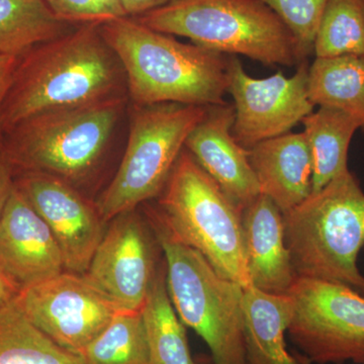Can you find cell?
Wrapping results in <instances>:
<instances>
[{
	"label": "cell",
	"instance_id": "obj_1",
	"mask_svg": "<svg viewBox=\"0 0 364 364\" xmlns=\"http://www.w3.org/2000/svg\"><path fill=\"white\" fill-rule=\"evenodd\" d=\"M126 74L100 26L75 30L18 58L1 111L4 134L26 119L126 97Z\"/></svg>",
	"mask_w": 364,
	"mask_h": 364
},
{
	"label": "cell",
	"instance_id": "obj_2",
	"mask_svg": "<svg viewBox=\"0 0 364 364\" xmlns=\"http://www.w3.org/2000/svg\"><path fill=\"white\" fill-rule=\"evenodd\" d=\"M100 26L121 61L128 95L136 107L226 102L231 57L179 42L129 16Z\"/></svg>",
	"mask_w": 364,
	"mask_h": 364
},
{
	"label": "cell",
	"instance_id": "obj_3",
	"mask_svg": "<svg viewBox=\"0 0 364 364\" xmlns=\"http://www.w3.org/2000/svg\"><path fill=\"white\" fill-rule=\"evenodd\" d=\"M299 277L337 282L364 296L358 259L364 246V193L349 170L282 214Z\"/></svg>",
	"mask_w": 364,
	"mask_h": 364
},
{
	"label": "cell",
	"instance_id": "obj_4",
	"mask_svg": "<svg viewBox=\"0 0 364 364\" xmlns=\"http://www.w3.org/2000/svg\"><path fill=\"white\" fill-rule=\"evenodd\" d=\"M133 18L228 56L242 55L268 66L301 63L293 35L260 0H173Z\"/></svg>",
	"mask_w": 364,
	"mask_h": 364
},
{
	"label": "cell",
	"instance_id": "obj_5",
	"mask_svg": "<svg viewBox=\"0 0 364 364\" xmlns=\"http://www.w3.org/2000/svg\"><path fill=\"white\" fill-rule=\"evenodd\" d=\"M147 219L164 253L167 289L181 322L205 342L214 364H248L243 287L223 277L202 254L178 240L156 210H150Z\"/></svg>",
	"mask_w": 364,
	"mask_h": 364
},
{
	"label": "cell",
	"instance_id": "obj_6",
	"mask_svg": "<svg viewBox=\"0 0 364 364\" xmlns=\"http://www.w3.org/2000/svg\"><path fill=\"white\" fill-rule=\"evenodd\" d=\"M156 210L170 232L202 254L225 279L252 286L242 210L184 148L160 193Z\"/></svg>",
	"mask_w": 364,
	"mask_h": 364
},
{
	"label": "cell",
	"instance_id": "obj_7",
	"mask_svg": "<svg viewBox=\"0 0 364 364\" xmlns=\"http://www.w3.org/2000/svg\"><path fill=\"white\" fill-rule=\"evenodd\" d=\"M126 97L44 112L7 131L1 149L13 168L41 172L74 186L104 156Z\"/></svg>",
	"mask_w": 364,
	"mask_h": 364
},
{
	"label": "cell",
	"instance_id": "obj_8",
	"mask_svg": "<svg viewBox=\"0 0 364 364\" xmlns=\"http://www.w3.org/2000/svg\"><path fill=\"white\" fill-rule=\"evenodd\" d=\"M135 107L123 160L95 205L105 223L159 196L208 107L174 102Z\"/></svg>",
	"mask_w": 364,
	"mask_h": 364
},
{
	"label": "cell",
	"instance_id": "obj_9",
	"mask_svg": "<svg viewBox=\"0 0 364 364\" xmlns=\"http://www.w3.org/2000/svg\"><path fill=\"white\" fill-rule=\"evenodd\" d=\"M287 334L309 363L364 364V296L326 280L296 277Z\"/></svg>",
	"mask_w": 364,
	"mask_h": 364
},
{
	"label": "cell",
	"instance_id": "obj_10",
	"mask_svg": "<svg viewBox=\"0 0 364 364\" xmlns=\"http://www.w3.org/2000/svg\"><path fill=\"white\" fill-rule=\"evenodd\" d=\"M109 223L83 277L117 311H142L159 267L156 237L136 210Z\"/></svg>",
	"mask_w": 364,
	"mask_h": 364
},
{
	"label": "cell",
	"instance_id": "obj_11",
	"mask_svg": "<svg viewBox=\"0 0 364 364\" xmlns=\"http://www.w3.org/2000/svg\"><path fill=\"white\" fill-rule=\"evenodd\" d=\"M291 77L282 72L267 78H253L237 57H231L228 93L234 100L232 134L245 149L289 133L312 114L315 105L308 95L306 61Z\"/></svg>",
	"mask_w": 364,
	"mask_h": 364
},
{
	"label": "cell",
	"instance_id": "obj_12",
	"mask_svg": "<svg viewBox=\"0 0 364 364\" xmlns=\"http://www.w3.org/2000/svg\"><path fill=\"white\" fill-rule=\"evenodd\" d=\"M16 301L38 329L79 355L119 312L83 275L68 272L23 289Z\"/></svg>",
	"mask_w": 364,
	"mask_h": 364
},
{
	"label": "cell",
	"instance_id": "obj_13",
	"mask_svg": "<svg viewBox=\"0 0 364 364\" xmlns=\"http://www.w3.org/2000/svg\"><path fill=\"white\" fill-rule=\"evenodd\" d=\"M16 186L51 230L65 272L83 275L105 233L104 220L68 182L41 172H21Z\"/></svg>",
	"mask_w": 364,
	"mask_h": 364
},
{
	"label": "cell",
	"instance_id": "obj_14",
	"mask_svg": "<svg viewBox=\"0 0 364 364\" xmlns=\"http://www.w3.org/2000/svg\"><path fill=\"white\" fill-rule=\"evenodd\" d=\"M0 269L20 291L65 272L51 230L16 186L0 215Z\"/></svg>",
	"mask_w": 364,
	"mask_h": 364
},
{
	"label": "cell",
	"instance_id": "obj_15",
	"mask_svg": "<svg viewBox=\"0 0 364 364\" xmlns=\"http://www.w3.org/2000/svg\"><path fill=\"white\" fill-rule=\"evenodd\" d=\"M233 105H210L186 142V149L242 212L261 195L248 150L232 134Z\"/></svg>",
	"mask_w": 364,
	"mask_h": 364
},
{
	"label": "cell",
	"instance_id": "obj_16",
	"mask_svg": "<svg viewBox=\"0 0 364 364\" xmlns=\"http://www.w3.org/2000/svg\"><path fill=\"white\" fill-rule=\"evenodd\" d=\"M242 227L251 284L265 293H289L298 275L284 240L282 210L260 195L242 212Z\"/></svg>",
	"mask_w": 364,
	"mask_h": 364
},
{
	"label": "cell",
	"instance_id": "obj_17",
	"mask_svg": "<svg viewBox=\"0 0 364 364\" xmlns=\"http://www.w3.org/2000/svg\"><path fill=\"white\" fill-rule=\"evenodd\" d=\"M261 195L282 214L312 195L313 167L303 133H289L263 141L248 150Z\"/></svg>",
	"mask_w": 364,
	"mask_h": 364
},
{
	"label": "cell",
	"instance_id": "obj_18",
	"mask_svg": "<svg viewBox=\"0 0 364 364\" xmlns=\"http://www.w3.org/2000/svg\"><path fill=\"white\" fill-rule=\"evenodd\" d=\"M294 311L289 294L244 289L242 301L244 339L248 364H301L289 350L286 333Z\"/></svg>",
	"mask_w": 364,
	"mask_h": 364
},
{
	"label": "cell",
	"instance_id": "obj_19",
	"mask_svg": "<svg viewBox=\"0 0 364 364\" xmlns=\"http://www.w3.org/2000/svg\"><path fill=\"white\" fill-rule=\"evenodd\" d=\"M312 160V193L348 169V150L360 126L353 117L332 107H318L301 121Z\"/></svg>",
	"mask_w": 364,
	"mask_h": 364
},
{
	"label": "cell",
	"instance_id": "obj_20",
	"mask_svg": "<svg viewBox=\"0 0 364 364\" xmlns=\"http://www.w3.org/2000/svg\"><path fill=\"white\" fill-rule=\"evenodd\" d=\"M306 85L315 107L339 109L364 131V55L316 58L309 66Z\"/></svg>",
	"mask_w": 364,
	"mask_h": 364
},
{
	"label": "cell",
	"instance_id": "obj_21",
	"mask_svg": "<svg viewBox=\"0 0 364 364\" xmlns=\"http://www.w3.org/2000/svg\"><path fill=\"white\" fill-rule=\"evenodd\" d=\"M77 26L57 18L46 0H0V54L20 58Z\"/></svg>",
	"mask_w": 364,
	"mask_h": 364
},
{
	"label": "cell",
	"instance_id": "obj_22",
	"mask_svg": "<svg viewBox=\"0 0 364 364\" xmlns=\"http://www.w3.org/2000/svg\"><path fill=\"white\" fill-rule=\"evenodd\" d=\"M142 314L147 331L149 364H196L183 323L170 299L165 264L158 267Z\"/></svg>",
	"mask_w": 364,
	"mask_h": 364
},
{
	"label": "cell",
	"instance_id": "obj_23",
	"mask_svg": "<svg viewBox=\"0 0 364 364\" xmlns=\"http://www.w3.org/2000/svg\"><path fill=\"white\" fill-rule=\"evenodd\" d=\"M0 364H87L28 320L16 299L0 308Z\"/></svg>",
	"mask_w": 364,
	"mask_h": 364
},
{
	"label": "cell",
	"instance_id": "obj_24",
	"mask_svg": "<svg viewBox=\"0 0 364 364\" xmlns=\"http://www.w3.org/2000/svg\"><path fill=\"white\" fill-rule=\"evenodd\" d=\"M80 355L87 364H149L142 311L117 312Z\"/></svg>",
	"mask_w": 364,
	"mask_h": 364
},
{
	"label": "cell",
	"instance_id": "obj_25",
	"mask_svg": "<svg viewBox=\"0 0 364 364\" xmlns=\"http://www.w3.org/2000/svg\"><path fill=\"white\" fill-rule=\"evenodd\" d=\"M314 54L316 58L364 55V0H328Z\"/></svg>",
	"mask_w": 364,
	"mask_h": 364
},
{
	"label": "cell",
	"instance_id": "obj_26",
	"mask_svg": "<svg viewBox=\"0 0 364 364\" xmlns=\"http://www.w3.org/2000/svg\"><path fill=\"white\" fill-rule=\"evenodd\" d=\"M277 14L293 35L301 62L314 54L318 23L328 0H260Z\"/></svg>",
	"mask_w": 364,
	"mask_h": 364
},
{
	"label": "cell",
	"instance_id": "obj_27",
	"mask_svg": "<svg viewBox=\"0 0 364 364\" xmlns=\"http://www.w3.org/2000/svg\"><path fill=\"white\" fill-rule=\"evenodd\" d=\"M57 18L75 26H102L127 18L119 0H46Z\"/></svg>",
	"mask_w": 364,
	"mask_h": 364
},
{
	"label": "cell",
	"instance_id": "obj_28",
	"mask_svg": "<svg viewBox=\"0 0 364 364\" xmlns=\"http://www.w3.org/2000/svg\"><path fill=\"white\" fill-rule=\"evenodd\" d=\"M14 188H16V179L14 178L13 166L4 156L0 147V215L4 212Z\"/></svg>",
	"mask_w": 364,
	"mask_h": 364
},
{
	"label": "cell",
	"instance_id": "obj_29",
	"mask_svg": "<svg viewBox=\"0 0 364 364\" xmlns=\"http://www.w3.org/2000/svg\"><path fill=\"white\" fill-rule=\"evenodd\" d=\"M16 63H18V58L16 57L0 54V147H1L2 139H4V132L1 128L2 107H4L9 85H11Z\"/></svg>",
	"mask_w": 364,
	"mask_h": 364
},
{
	"label": "cell",
	"instance_id": "obj_30",
	"mask_svg": "<svg viewBox=\"0 0 364 364\" xmlns=\"http://www.w3.org/2000/svg\"><path fill=\"white\" fill-rule=\"evenodd\" d=\"M129 18H136L170 4L173 0H119Z\"/></svg>",
	"mask_w": 364,
	"mask_h": 364
},
{
	"label": "cell",
	"instance_id": "obj_31",
	"mask_svg": "<svg viewBox=\"0 0 364 364\" xmlns=\"http://www.w3.org/2000/svg\"><path fill=\"white\" fill-rule=\"evenodd\" d=\"M20 289L0 269V308L18 298Z\"/></svg>",
	"mask_w": 364,
	"mask_h": 364
},
{
	"label": "cell",
	"instance_id": "obj_32",
	"mask_svg": "<svg viewBox=\"0 0 364 364\" xmlns=\"http://www.w3.org/2000/svg\"><path fill=\"white\" fill-rule=\"evenodd\" d=\"M298 360L299 361V363H301V364H310L304 358H299Z\"/></svg>",
	"mask_w": 364,
	"mask_h": 364
}]
</instances>
